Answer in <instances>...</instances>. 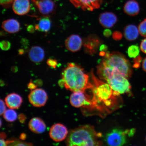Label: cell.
I'll use <instances>...</instances> for the list:
<instances>
[{"instance_id": "obj_40", "label": "cell", "mask_w": 146, "mask_h": 146, "mask_svg": "<svg viewBox=\"0 0 146 146\" xmlns=\"http://www.w3.org/2000/svg\"></svg>"}, {"instance_id": "obj_28", "label": "cell", "mask_w": 146, "mask_h": 146, "mask_svg": "<svg viewBox=\"0 0 146 146\" xmlns=\"http://www.w3.org/2000/svg\"><path fill=\"white\" fill-rule=\"evenodd\" d=\"M14 1V0H0L1 5L5 7H8Z\"/></svg>"}, {"instance_id": "obj_8", "label": "cell", "mask_w": 146, "mask_h": 146, "mask_svg": "<svg viewBox=\"0 0 146 146\" xmlns=\"http://www.w3.org/2000/svg\"><path fill=\"white\" fill-rule=\"evenodd\" d=\"M28 97L31 104L36 107L43 106L46 103L48 99V96L46 92L40 88L32 90L29 94Z\"/></svg>"}, {"instance_id": "obj_25", "label": "cell", "mask_w": 146, "mask_h": 146, "mask_svg": "<svg viewBox=\"0 0 146 146\" xmlns=\"http://www.w3.org/2000/svg\"><path fill=\"white\" fill-rule=\"evenodd\" d=\"M138 29L139 34L142 36L146 37V18L140 23Z\"/></svg>"}, {"instance_id": "obj_2", "label": "cell", "mask_w": 146, "mask_h": 146, "mask_svg": "<svg viewBox=\"0 0 146 146\" xmlns=\"http://www.w3.org/2000/svg\"><path fill=\"white\" fill-rule=\"evenodd\" d=\"M94 82V88L92 89V98L95 109L105 112H109V109H113L116 105L117 98L118 95L114 92L108 84L106 83L97 78L91 72Z\"/></svg>"}, {"instance_id": "obj_19", "label": "cell", "mask_w": 146, "mask_h": 146, "mask_svg": "<svg viewBox=\"0 0 146 146\" xmlns=\"http://www.w3.org/2000/svg\"><path fill=\"white\" fill-rule=\"evenodd\" d=\"M100 43V41L95 36H91L87 38L84 43L86 51L91 54L96 52Z\"/></svg>"}, {"instance_id": "obj_39", "label": "cell", "mask_w": 146, "mask_h": 146, "mask_svg": "<svg viewBox=\"0 0 146 146\" xmlns=\"http://www.w3.org/2000/svg\"><path fill=\"white\" fill-rule=\"evenodd\" d=\"M24 53V51L23 49H21L19 50V54H23Z\"/></svg>"}, {"instance_id": "obj_26", "label": "cell", "mask_w": 146, "mask_h": 146, "mask_svg": "<svg viewBox=\"0 0 146 146\" xmlns=\"http://www.w3.org/2000/svg\"><path fill=\"white\" fill-rule=\"evenodd\" d=\"M0 45L2 50L7 51L10 48L11 44L10 42L8 41L3 40L1 42Z\"/></svg>"}, {"instance_id": "obj_17", "label": "cell", "mask_w": 146, "mask_h": 146, "mask_svg": "<svg viewBox=\"0 0 146 146\" xmlns=\"http://www.w3.org/2000/svg\"><path fill=\"white\" fill-rule=\"evenodd\" d=\"M29 127L32 132L37 134L44 132L46 128L44 121L39 117L32 118L29 122Z\"/></svg>"}, {"instance_id": "obj_16", "label": "cell", "mask_w": 146, "mask_h": 146, "mask_svg": "<svg viewBox=\"0 0 146 146\" xmlns=\"http://www.w3.org/2000/svg\"><path fill=\"white\" fill-rule=\"evenodd\" d=\"M21 97L16 93H12L8 95L5 98L7 106L10 109H18L21 107L23 103Z\"/></svg>"}, {"instance_id": "obj_12", "label": "cell", "mask_w": 146, "mask_h": 146, "mask_svg": "<svg viewBox=\"0 0 146 146\" xmlns=\"http://www.w3.org/2000/svg\"><path fill=\"white\" fill-rule=\"evenodd\" d=\"M83 41L80 36L77 35H72L67 38L65 42L66 47L72 52H76L81 49Z\"/></svg>"}, {"instance_id": "obj_22", "label": "cell", "mask_w": 146, "mask_h": 146, "mask_svg": "<svg viewBox=\"0 0 146 146\" xmlns=\"http://www.w3.org/2000/svg\"><path fill=\"white\" fill-rule=\"evenodd\" d=\"M52 23L48 17H44L40 19L35 26L36 30L39 31L46 33L50 30Z\"/></svg>"}, {"instance_id": "obj_7", "label": "cell", "mask_w": 146, "mask_h": 146, "mask_svg": "<svg viewBox=\"0 0 146 146\" xmlns=\"http://www.w3.org/2000/svg\"><path fill=\"white\" fill-rule=\"evenodd\" d=\"M70 102L71 104L75 107L94 109L92 98L83 91L73 92L70 96Z\"/></svg>"}, {"instance_id": "obj_23", "label": "cell", "mask_w": 146, "mask_h": 146, "mask_svg": "<svg viewBox=\"0 0 146 146\" xmlns=\"http://www.w3.org/2000/svg\"><path fill=\"white\" fill-rule=\"evenodd\" d=\"M3 117L7 121L9 122L14 121L17 119V113L13 109L7 110L3 114Z\"/></svg>"}, {"instance_id": "obj_33", "label": "cell", "mask_w": 146, "mask_h": 146, "mask_svg": "<svg viewBox=\"0 0 146 146\" xmlns=\"http://www.w3.org/2000/svg\"><path fill=\"white\" fill-rule=\"evenodd\" d=\"M27 86H28V88L29 89L32 90L36 89V87H37L35 84L33 83L32 82H31L29 83Z\"/></svg>"}, {"instance_id": "obj_10", "label": "cell", "mask_w": 146, "mask_h": 146, "mask_svg": "<svg viewBox=\"0 0 146 146\" xmlns=\"http://www.w3.org/2000/svg\"><path fill=\"white\" fill-rule=\"evenodd\" d=\"M76 8H81L84 11H93L99 8L103 0H69Z\"/></svg>"}, {"instance_id": "obj_31", "label": "cell", "mask_w": 146, "mask_h": 146, "mask_svg": "<svg viewBox=\"0 0 146 146\" xmlns=\"http://www.w3.org/2000/svg\"><path fill=\"white\" fill-rule=\"evenodd\" d=\"M135 67H138L139 66L140 63L141 62L142 60V58L141 56H138L137 57L135 58Z\"/></svg>"}, {"instance_id": "obj_24", "label": "cell", "mask_w": 146, "mask_h": 146, "mask_svg": "<svg viewBox=\"0 0 146 146\" xmlns=\"http://www.w3.org/2000/svg\"><path fill=\"white\" fill-rule=\"evenodd\" d=\"M140 50L139 47L136 45H132L129 47L127 54L131 58H135L139 54Z\"/></svg>"}, {"instance_id": "obj_9", "label": "cell", "mask_w": 146, "mask_h": 146, "mask_svg": "<svg viewBox=\"0 0 146 146\" xmlns=\"http://www.w3.org/2000/svg\"><path fill=\"white\" fill-rule=\"evenodd\" d=\"M49 134L51 138L54 141L60 142L67 137L68 131L64 125L58 123L52 125L51 127Z\"/></svg>"}, {"instance_id": "obj_27", "label": "cell", "mask_w": 146, "mask_h": 146, "mask_svg": "<svg viewBox=\"0 0 146 146\" xmlns=\"http://www.w3.org/2000/svg\"><path fill=\"white\" fill-rule=\"evenodd\" d=\"M47 64L51 68H56L58 65V62L56 59H49L47 60Z\"/></svg>"}, {"instance_id": "obj_35", "label": "cell", "mask_w": 146, "mask_h": 146, "mask_svg": "<svg viewBox=\"0 0 146 146\" xmlns=\"http://www.w3.org/2000/svg\"><path fill=\"white\" fill-rule=\"evenodd\" d=\"M142 68L146 72V57L144 59L142 63Z\"/></svg>"}, {"instance_id": "obj_34", "label": "cell", "mask_w": 146, "mask_h": 146, "mask_svg": "<svg viewBox=\"0 0 146 146\" xmlns=\"http://www.w3.org/2000/svg\"><path fill=\"white\" fill-rule=\"evenodd\" d=\"M27 31L28 32L30 33H33L36 30L35 27H34L32 25H28L27 27Z\"/></svg>"}, {"instance_id": "obj_3", "label": "cell", "mask_w": 146, "mask_h": 146, "mask_svg": "<svg viewBox=\"0 0 146 146\" xmlns=\"http://www.w3.org/2000/svg\"><path fill=\"white\" fill-rule=\"evenodd\" d=\"M101 137V133L97 132L92 126L83 125L71 131L66 143L71 146H100L102 145Z\"/></svg>"}, {"instance_id": "obj_11", "label": "cell", "mask_w": 146, "mask_h": 146, "mask_svg": "<svg viewBox=\"0 0 146 146\" xmlns=\"http://www.w3.org/2000/svg\"><path fill=\"white\" fill-rule=\"evenodd\" d=\"M42 14L45 16L50 15L54 13L56 5L52 0H31Z\"/></svg>"}, {"instance_id": "obj_36", "label": "cell", "mask_w": 146, "mask_h": 146, "mask_svg": "<svg viewBox=\"0 0 146 146\" xmlns=\"http://www.w3.org/2000/svg\"><path fill=\"white\" fill-rule=\"evenodd\" d=\"M111 31L110 30H105L104 32V35L106 36H109L111 35Z\"/></svg>"}, {"instance_id": "obj_4", "label": "cell", "mask_w": 146, "mask_h": 146, "mask_svg": "<svg viewBox=\"0 0 146 146\" xmlns=\"http://www.w3.org/2000/svg\"><path fill=\"white\" fill-rule=\"evenodd\" d=\"M97 73L100 79L106 81L119 96L130 92L131 86L128 78L120 73L104 68H98Z\"/></svg>"}, {"instance_id": "obj_21", "label": "cell", "mask_w": 146, "mask_h": 146, "mask_svg": "<svg viewBox=\"0 0 146 146\" xmlns=\"http://www.w3.org/2000/svg\"><path fill=\"white\" fill-rule=\"evenodd\" d=\"M139 34L138 28L133 25H127L124 29V36L126 39L129 41L136 40L138 38Z\"/></svg>"}, {"instance_id": "obj_20", "label": "cell", "mask_w": 146, "mask_h": 146, "mask_svg": "<svg viewBox=\"0 0 146 146\" xmlns=\"http://www.w3.org/2000/svg\"><path fill=\"white\" fill-rule=\"evenodd\" d=\"M124 12L128 15L135 16L138 14L140 12V7L137 2L134 0H129L124 5Z\"/></svg>"}, {"instance_id": "obj_32", "label": "cell", "mask_w": 146, "mask_h": 146, "mask_svg": "<svg viewBox=\"0 0 146 146\" xmlns=\"http://www.w3.org/2000/svg\"><path fill=\"white\" fill-rule=\"evenodd\" d=\"M18 118L21 123H24L26 119V117L24 114H21L18 116Z\"/></svg>"}, {"instance_id": "obj_13", "label": "cell", "mask_w": 146, "mask_h": 146, "mask_svg": "<svg viewBox=\"0 0 146 146\" xmlns=\"http://www.w3.org/2000/svg\"><path fill=\"white\" fill-rule=\"evenodd\" d=\"M30 8L29 0H14L12 3L13 10L18 15H24L28 13Z\"/></svg>"}, {"instance_id": "obj_30", "label": "cell", "mask_w": 146, "mask_h": 146, "mask_svg": "<svg viewBox=\"0 0 146 146\" xmlns=\"http://www.w3.org/2000/svg\"><path fill=\"white\" fill-rule=\"evenodd\" d=\"M140 48L142 52L146 54V38L141 41L140 44Z\"/></svg>"}, {"instance_id": "obj_6", "label": "cell", "mask_w": 146, "mask_h": 146, "mask_svg": "<svg viewBox=\"0 0 146 146\" xmlns=\"http://www.w3.org/2000/svg\"><path fill=\"white\" fill-rule=\"evenodd\" d=\"M134 131L133 129L123 131L118 129H114L106 135L105 141L109 145H123L127 143V136L133 135Z\"/></svg>"}, {"instance_id": "obj_14", "label": "cell", "mask_w": 146, "mask_h": 146, "mask_svg": "<svg viewBox=\"0 0 146 146\" xmlns=\"http://www.w3.org/2000/svg\"><path fill=\"white\" fill-rule=\"evenodd\" d=\"M99 21L102 26L110 28L114 26L117 21V18L113 13L105 12L100 14Z\"/></svg>"}, {"instance_id": "obj_15", "label": "cell", "mask_w": 146, "mask_h": 146, "mask_svg": "<svg viewBox=\"0 0 146 146\" xmlns=\"http://www.w3.org/2000/svg\"><path fill=\"white\" fill-rule=\"evenodd\" d=\"M28 55L29 59L32 62L35 63H40L44 59V50L41 47L35 46L31 48Z\"/></svg>"}, {"instance_id": "obj_1", "label": "cell", "mask_w": 146, "mask_h": 146, "mask_svg": "<svg viewBox=\"0 0 146 146\" xmlns=\"http://www.w3.org/2000/svg\"><path fill=\"white\" fill-rule=\"evenodd\" d=\"M62 79L60 81L67 90L72 92H85L88 89H92L94 85L89 81V77L84 69L76 64L68 63L62 74Z\"/></svg>"}, {"instance_id": "obj_5", "label": "cell", "mask_w": 146, "mask_h": 146, "mask_svg": "<svg viewBox=\"0 0 146 146\" xmlns=\"http://www.w3.org/2000/svg\"><path fill=\"white\" fill-rule=\"evenodd\" d=\"M100 64L120 73L127 78L132 75V69L130 63L123 55L120 53H107Z\"/></svg>"}, {"instance_id": "obj_18", "label": "cell", "mask_w": 146, "mask_h": 146, "mask_svg": "<svg viewBox=\"0 0 146 146\" xmlns=\"http://www.w3.org/2000/svg\"><path fill=\"white\" fill-rule=\"evenodd\" d=\"M1 27L5 32L9 33L14 34L19 31L21 25L17 20L10 19L3 21Z\"/></svg>"}, {"instance_id": "obj_29", "label": "cell", "mask_w": 146, "mask_h": 146, "mask_svg": "<svg viewBox=\"0 0 146 146\" xmlns=\"http://www.w3.org/2000/svg\"><path fill=\"white\" fill-rule=\"evenodd\" d=\"M0 105H1V115H3L5 111H6V106H5V103L4 101L2 100L1 99L0 100Z\"/></svg>"}, {"instance_id": "obj_37", "label": "cell", "mask_w": 146, "mask_h": 146, "mask_svg": "<svg viewBox=\"0 0 146 146\" xmlns=\"http://www.w3.org/2000/svg\"><path fill=\"white\" fill-rule=\"evenodd\" d=\"M27 137L26 135L25 134V133H22L21 134V136H20V138L22 140H25L26 139Z\"/></svg>"}, {"instance_id": "obj_38", "label": "cell", "mask_w": 146, "mask_h": 146, "mask_svg": "<svg viewBox=\"0 0 146 146\" xmlns=\"http://www.w3.org/2000/svg\"><path fill=\"white\" fill-rule=\"evenodd\" d=\"M6 137V135L4 133H1V139H4Z\"/></svg>"}]
</instances>
